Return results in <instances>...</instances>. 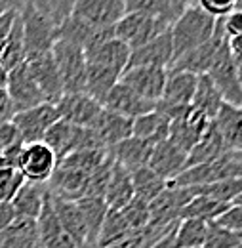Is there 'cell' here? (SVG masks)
Returning <instances> with one entry per match:
<instances>
[{
	"instance_id": "obj_58",
	"label": "cell",
	"mask_w": 242,
	"mask_h": 248,
	"mask_svg": "<svg viewBox=\"0 0 242 248\" xmlns=\"http://www.w3.org/2000/svg\"><path fill=\"white\" fill-rule=\"evenodd\" d=\"M4 166H8V164H6V160H4V156H2V153H0V168H4Z\"/></svg>"
},
{
	"instance_id": "obj_29",
	"label": "cell",
	"mask_w": 242,
	"mask_h": 248,
	"mask_svg": "<svg viewBox=\"0 0 242 248\" xmlns=\"http://www.w3.org/2000/svg\"><path fill=\"white\" fill-rule=\"evenodd\" d=\"M213 123L221 134L225 147L242 153V107L223 103Z\"/></svg>"
},
{
	"instance_id": "obj_55",
	"label": "cell",
	"mask_w": 242,
	"mask_h": 248,
	"mask_svg": "<svg viewBox=\"0 0 242 248\" xmlns=\"http://www.w3.org/2000/svg\"><path fill=\"white\" fill-rule=\"evenodd\" d=\"M172 2H174V8H176V12L180 14L183 8H185V6H189L193 0H172Z\"/></svg>"
},
{
	"instance_id": "obj_15",
	"label": "cell",
	"mask_w": 242,
	"mask_h": 248,
	"mask_svg": "<svg viewBox=\"0 0 242 248\" xmlns=\"http://www.w3.org/2000/svg\"><path fill=\"white\" fill-rule=\"evenodd\" d=\"M166 77L168 69L162 67H128L122 73L121 82H124L136 93H139L143 99L156 103L162 97Z\"/></svg>"
},
{
	"instance_id": "obj_47",
	"label": "cell",
	"mask_w": 242,
	"mask_h": 248,
	"mask_svg": "<svg viewBox=\"0 0 242 248\" xmlns=\"http://www.w3.org/2000/svg\"><path fill=\"white\" fill-rule=\"evenodd\" d=\"M221 25H223V31L227 34V38L242 34V8H237L229 16H225L221 19Z\"/></svg>"
},
{
	"instance_id": "obj_46",
	"label": "cell",
	"mask_w": 242,
	"mask_h": 248,
	"mask_svg": "<svg viewBox=\"0 0 242 248\" xmlns=\"http://www.w3.org/2000/svg\"><path fill=\"white\" fill-rule=\"evenodd\" d=\"M19 143H23V140H21V136H19L17 128L14 126V123L8 121V123L0 124V153L14 147V145H19Z\"/></svg>"
},
{
	"instance_id": "obj_40",
	"label": "cell",
	"mask_w": 242,
	"mask_h": 248,
	"mask_svg": "<svg viewBox=\"0 0 242 248\" xmlns=\"http://www.w3.org/2000/svg\"><path fill=\"white\" fill-rule=\"evenodd\" d=\"M132 231L134 229L130 227L122 210H107V216H105V221L101 225L99 237H97V245L101 248H109L117 241L124 239L126 235H130Z\"/></svg>"
},
{
	"instance_id": "obj_60",
	"label": "cell",
	"mask_w": 242,
	"mask_h": 248,
	"mask_svg": "<svg viewBox=\"0 0 242 248\" xmlns=\"http://www.w3.org/2000/svg\"><path fill=\"white\" fill-rule=\"evenodd\" d=\"M237 8H242V0H239V6Z\"/></svg>"
},
{
	"instance_id": "obj_45",
	"label": "cell",
	"mask_w": 242,
	"mask_h": 248,
	"mask_svg": "<svg viewBox=\"0 0 242 248\" xmlns=\"http://www.w3.org/2000/svg\"><path fill=\"white\" fill-rule=\"evenodd\" d=\"M215 223H219L221 227L233 233H242V202H233L227 208V212H223L215 219Z\"/></svg>"
},
{
	"instance_id": "obj_48",
	"label": "cell",
	"mask_w": 242,
	"mask_h": 248,
	"mask_svg": "<svg viewBox=\"0 0 242 248\" xmlns=\"http://www.w3.org/2000/svg\"><path fill=\"white\" fill-rule=\"evenodd\" d=\"M75 2H76V0H48L50 14H52V17H54L56 23L63 21L67 16H71Z\"/></svg>"
},
{
	"instance_id": "obj_7",
	"label": "cell",
	"mask_w": 242,
	"mask_h": 248,
	"mask_svg": "<svg viewBox=\"0 0 242 248\" xmlns=\"http://www.w3.org/2000/svg\"><path fill=\"white\" fill-rule=\"evenodd\" d=\"M58 168V156L44 141L25 143L17 160V170L23 174L27 182L48 184Z\"/></svg>"
},
{
	"instance_id": "obj_49",
	"label": "cell",
	"mask_w": 242,
	"mask_h": 248,
	"mask_svg": "<svg viewBox=\"0 0 242 248\" xmlns=\"http://www.w3.org/2000/svg\"><path fill=\"white\" fill-rule=\"evenodd\" d=\"M15 19H17V12H14V10L0 14V46H2V42L6 40V36L10 34L14 23H15Z\"/></svg>"
},
{
	"instance_id": "obj_27",
	"label": "cell",
	"mask_w": 242,
	"mask_h": 248,
	"mask_svg": "<svg viewBox=\"0 0 242 248\" xmlns=\"http://www.w3.org/2000/svg\"><path fill=\"white\" fill-rule=\"evenodd\" d=\"M0 248H38L36 219L14 217L0 229Z\"/></svg>"
},
{
	"instance_id": "obj_36",
	"label": "cell",
	"mask_w": 242,
	"mask_h": 248,
	"mask_svg": "<svg viewBox=\"0 0 242 248\" xmlns=\"http://www.w3.org/2000/svg\"><path fill=\"white\" fill-rule=\"evenodd\" d=\"M132 182H134V193H136V199L143 201V202H151L152 199H156L166 187L168 182L162 180L158 174H154L149 166H143V168H137L132 172Z\"/></svg>"
},
{
	"instance_id": "obj_43",
	"label": "cell",
	"mask_w": 242,
	"mask_h": 248,
	"mask_svg": "<svg viewBox=\"0 0 242 248\" xmlns=\"http://www.w3.org/2000/svg\"><path fill=\"white\" fill-rule=\"evenodd\" d=\"M242 243L241 239L237 237V233L221 227L219 223L210 221L208 223V237L204 248H241Z\"/></svg>"
},
{
	"instance_id": "obj_6",
	"label": "cell",
	"mask_w": 242,
	"mask_h": 248,
	"mask_svg": "<svg viewBox=\"0 0 242 248\" xmlns=\"http://www.w3.org/2000/svg\"><path fill=\"white\" fill-rule=\"evenodd\" d=\"M213 82V86L217 88V92L221 93L223 101L229 105H237L242 107V86L239 82V73H237V62L229 52L227 42L219 48L212 67L206 73Z\"/></svg>"
},
{
	"instance_id": "obj_39",
	"label": "cell",
	"mask_w": 242,
	"mask_h": 248,
	"mask_svg": "<svg viewBox=\"0 0 242 248\" xmlns=\"http://www.w3.org/2000/svg\"><path fill=\"white\" fill-rule=\"evenodd\" d=\"M172 231H176V227L168 229V227H160V225L149 221L145 227H141L137 231H132L130 235H126L124 239L117 241L109 248H151L156 241H160L162 237L170 235Z\"/></svg>"
},
{
	"instance_id": "obj_5",
	"label": "cell",
	"mask_w": 242,
	"mask_h": 248,
	"mask_svg": "<svg viewBox=\"0 0 242 248\" xmlns=\"http://www.w3.org/2000/svg\"><path fill=\"white\" fill-rule=\"evenodd\" d=\"M170 25L172 23L162 19V17L126 12L115 23L113 32H115V38H119L130 50H134V48H139V46L147 44L149 40L156 38L158 34L166 32L170 29Z\"/></svg>"
},
{
	"instance_id": "obj_54",
	"label": "cell",
	"mask_w": 242,
	"mask_h": 248,
	"mask_svg": "<svg viewBox=\"0 0 242 248\" xmlns=\"http://www.w3.org/2000/svg\"><path fill=\"white\" fill-rule=\"evenodd\" d=\"M6 80H8V71L0 65V90H6Z\"/></svg>"
},
{
	"instance_id": "obj_30",
	"label": "cell",
	"mask_w": 242,
	"mask_h": 248,
	"mask_svg": "<svg viewBox=\"0 0 242 248\" xmlns=\"http://www.w3.org/2000/svg\"><path fill=\"white\" fill-rule=\"evenodd\" d=\"M170 117L164 115L160 109H152L151 113L137 117L134 121V128H132V136L141 138L149 143H160L164 140H168V132H170Z\"/></svg>"
},
{
	"instance_id": "obj_16",
	"label": "cell",
	"mask_w": 242,
	"mask_h": 248,
	"mask_svg": "<svg viewBox=\"0 0 242 248\" xmlns=\"http://www.w3.org/2000/svg\"><path fill=\"white\" fill-rule=\"evenodd\" d=\"M25 63L29 67L30 75H32V78H34L40 93L44 95L46 103H54L56 105L65 92H63L60 71H58V65L54 62L52 52L27 58Z\"/></svg>"
},
{
	"instance_id": "obj_24",
	"label": "cell",
	"mask_w": 242,
	"mask_h": 248,
	"mask_svg": "<svg viewBox=\"0 0 242 248\" xmlns=\"http://www.w3.org/2000/svg\"><path fill=\"white\" fill-rule=\"evenodd\" d=\"M134 199H136V193H134L132 172H128L124 166L115 162L113 170H111L109 184H107L105 193H103V201H105L107 208L109 210H121L124 206H128Z\"/></svg>"
},
{
	"instance_id": "obj_10",
	"label": "cell",
	"mask_w": 242,
	"mask_h": 248,
	"mask_svg": "<svg viewBox=\"0 0 242 248\" xmlns=\"http://www.w3.org/2000/svg\"><path fill=\"white\" fill-rule=\"evenodd\" d=\"M126 14V0H76L71 16L95 29H111Z\"/></svg>"
},
{
	"instance_id": "obj_12",
	"label": "cell",
	"mask_w": 242,
	"mask_h": 248,
	"mask_svg": "<svg viewBox=\"0 0 242 248\" xmlns=\"http://www.w3.org/2000/svg\"><path fill=\"white\" fill-rule=\"evenodd\" d=\"M227 42V34L223 31L221 19H217L215 31H213L212 38L206 40L204 44H200L198 48L183 54L182 58H178L176 62L170 65L172 71H185V73H193V75H206L208 69L212 67L213 60L219 52V48Z\"/></svg>"
},
{
	"instance_id": "obj_11",
	"label": "cell",
	"mask_w": 242,
	"mask_h": 248,
	"mask_svg": "<svg viewBox=\"0 0 242 248\" xmlns=\"http://www.w3.org/2000/svg\"><path fill=\"white\" fill-rule=\"evenodd\" d=\"M191 193L185 187L170 186L149 202V216H151V223H156L160 227H178L180 217H182V210L185 204L191 201Z\"/></svg>"
},
{
	"instance_id": "obj_1",
	"label": "cell",
	"mask_w": 242,
	"mask_h": 248,
	"mask_svg": "<svg viewBox=\"0 0 242 248\" xmlns=\"http://www.w3.org/2000/svg\"><path fill=\"white\" fill-rule=\"evenodd\" d=\"M217 19L202 12L197 4L185 6L178 17L170 25V34H172V46H174V62L182 58L183 54L198 48L206 40L212 38L215 31ZM172 62V63H174Z\"/></svg>"
},
{
	"instance_id": "obj_33",
	"label": "cell",
	"mask_w": 242,
	"mask_h": 248,
	"mask_svg": "<svg viewBox=\"0 0 242 248\" xmlns=\"http://www.w3.org/2000/svg\"><path fill=\"white\" fill-rule=\"evenodd\" d=\"M223 97L217 92V88L213 86V82L210 80L208 75H198V82H197V92L193 97L191 107L198 109L200 113H204L210 121H213L223 105Z\"/></svg>"
},
{
	"instance_id": "obj_42",
	"label": "cell",
	"mask_w": 242,
	"mask_h": 248,
	"mask_svg": "<svg viewBox=\"0 0 242 248\" xmlns=\"http://www.w3.org/2000/svg\"><path fill=\"white\" fill-rule=\"evenodd\" d=\"M25 182L27 180L17 168H0V202H12V199L17 195V191Z\"/></svg>"
},
{
	"instance_id": "obj_8",
	"label": "cell",
	"mask_w": 242,
	"mask_h": 248,
	"mask_svg": "<svg viewBox=\"0 0 242 248\" xmlns=\"http://www.w3.org/2000/svg\"><path fill=\"white\" fill-rule=\"evenodd\" d=\"M60 121L58 109L54 103H40L25 111H19L12 117V123L17 128L23 143L42 141L50 126Z\"/></svg>"
},
{
	"instance_id": "obj_57",
	"label": "cell",
	"mask_w": 242,
	"mask_h": 248,
	"mask_svg": "<svg viewBox=\"0 0 242 248\" xmlns=\"http://www.w3.org/2000/svg\"><path fill=\"white\" fill-rule=\"evenodd\" d=\"M78 248H101L97 243H86V245H82V247H78Z\"/></svg>"
},
{
	"instance_id": "obj_25",
	"label": "cell",
	"mask_w": 242,
	"mask_h": 248,
	"mask_svg": "<svg viewBox=\"0 0 242 248\" xmlns=\"http://www.w3.org/2000/svg\"><path fill=\"white\" fill-rule=\"evenodd\" d=\"M132 128H134L132 119H126V117L117 115V113H113V111L103 107L91 130H95V134L99 136L103 145L107 149H111L117 143H121V141L128 140L132 136Z\"/></svg>"
},
{
	"instance_id": "obj_28",
	"label": "cell",
	"mask_w": 242,
	"mask_h": 248,
	"mask_svg": "<svg viewBox=\"0 0 242 248\" xmlns=\"http://www.w3.org/2000/svg\"><path fill=\"white\" fill-rule=\"evenodd\" d=\"M151 149H152V143L141 140V138L130 136L128 140L117 143L109 151H111V155L115 158V162H119L121 166H124L128 172H134L137 168L147 166Z\"/></svg>"
},
{
	"instance_id": "obj_62",
	"label": "cell",
	"mask_w": 242,
	"mask_h": 248,
	"mask_svg": "<svg viewBox=\"0 0 242 248\" xmlns=\"http://www.w3.org/2000/svg\"><path fill=\"white\" fill-rule=\"evenodd\" d=\"M241 248H242V247H241Z\"/></svg>"
},
{
	"instance_id": "obj_38",
	"label": "cell",
	"mask_w": 242,
	"mask_h": 248,
	"mask_svg": "<svg viewBox=\"0 0 242 248\" xmlns=\"http://www.w3.org/2000/svg\"><path fill=\"white\" fill-rule=\"evenodd\" d=\"M191 197H210L221 202H235L242 195V178H235V180H223V182H213V184H206V186H197V187H185Z\"/></svg>"
},
{
	"instance_id": "obj_34",
	"label": "cell",
	"mask_w": 242,
	"mask_h": 248,
	"mask_svg": "<svg viewBox=\"0 0 242 248\" xmlns=\"http://www.w3.org/2000/svg\"><path fill=\"white\" fill-rule=\"evenodd\" d=\"M233 202H221L210 197H193L185 208L182 210V217L180 219H202V221H215L223 212H227V208Z\"/></svg>"
},
{
	"instance_id": "obj_9",
	"label": "cell",
	"mask_w": 242,
	"mask_h": 248,
	"mask_svg": "<svg viewBox=\"0 0 242 248\" xmlns=\"http://www.w3.org/2000/svg\"><path fill=\"white\" fill-rule=\"evenodd\" d=\"M6 93L14 105V113H19V111H25L30 107H36L40 103H46V99L38 90L25 62L15 65L12 71H8Z\"/></svg>"
},
{
	"instance_id": "obj_56",
	"label": "cell",
	"mask_w": 242,
	"mask_h": 248,
	"mask_svg": "<svg viewBox=\"0 0 242 248\" xmlns=\"http://www.w3.org/2000/svg\"><path fill=\"white\" fill-rule=\"evenodd\" d=\"M237 73H239V82H241V86H242V60L237 62Z\"/></svg>"
},
{
	"instance_id": "obj_35",
	"label": "cell",
	"mask_w": 242,
	"mask_h": 248,
	"mask_svg": "<svg viewBox=\"0 0 242 248\" xmlns=\"http://www.w3.org/2000/svg\"><path fill=\"white\" fill-rule=\"evenodd\" d=\"M23 62H25V44H23L21 19H19V14H17V19H15L12 31L0 46V65L6 71H12L15 65Z\"/></svg>"
},
{
	"instance_id": "obj_31",
	"label": "cell",
	"mask_w": 242,
	"mask_h": 248,
	"mask_svg": "<svg viewBox=\"0 0 242 248\" xmlns=\"http://www.w3.org/2000/svg\"><path fill=\"white\" fill-rule=\"evenodd\" d=\"M225 151H229V149L225 147V143L221 140V134L215 128V123H212L208 126V130L200 136V140L195 143V147L189 151V155H187V168L210 162V160L217 158L219 155H223Z\"/></svg>"
},
{
	"instance_id": "obj_4",
	"label": "cell",
	"mask_w": 242,
	"mask_h": 248,
	"mask_svg": "<svg viewBox=\"0 0 242 248\" xmlns=\"http://www.w3.org/2000/svg\"><path fill=\"white\" fill-rule=\"evenodd\" d=\"M54 62L58 65L65 93H76L84 92L86 88V52L80 44L58 38L52 48Z\"/></svg>"
},
{
	"instance_id": "obj_50",
	"label": "cell",
	"mask_w": 242,
	"mask_h": 248,
	"mask_svg": "<svg viewBox=\"0 0 242 248\" xmlns=\"http://www.w3.org/2000/svg\"><path fill=\"white\" fill-rule=\"evenodd\" d=\"M227 46H229V52H231V56L235 58V62H241L242 60V34L227 38Z\"/></svg>"
},
{
	"instance_id": "obj_18",
	"label": "cell",
	"mask_w": 242,
	"mask_h": 248,
	"mask_svg": "<svg viewBox=\"0 0 242 248\" xmlns=\"http://www.w3.org/2000/svg\"><path fill=\"white\" fill-rule=\"evenodd\" d=\"M105 109L122 115L126 119H132L136 121L137 117H143L147 113H151L152 109L156 107V103H152L149 99H143L139 93H136L132 88H128L124 82H117L111 92L105 95L103 103H101Z\"/></svg>"
},
{
	"instance_id": "obj_17",
	"label": "cell",
	"mask_w": 242,
	"mask_h": 248,
	"mask_svg": "<svg viewBox=\"0 0 242 248\" xmlns=\"http://www.w3.org/2000/svg\"><path fill=\"white\" fill-rule=\"evenodd\" d=\"M197 82H198V77L193 73L168 69L164 92H162V97L156 101V107H162V109L189 107L197 92Z\"/></svg>"
},
{
	"instance_id": "obj_44",
	"label": "cell",
	"mask_w": 242,
	"mask_h": 248,
	"mask_svg": "<svg viewBox=\"0 0 242 248\" xmlns=\"http://www.w3.org/2000/svg\"><path fill=\"white\" fill-rule=\"evenodd\" d=\"M197 6L215 19H223L233 10H237L239 0H197Z\"/></svg>"
},
{
	"instance_id": "obj_26",
	"label": "cell",
	"mask_w": 242,
	"mask_h": 248,
	"mask_svg": "<svg viewBox=\"0 0 242 248\" xmlns=\"http://www.w3.org/2000/svg\"><path fill=\"white\" fill-rule=\"evenodd\" d=\"M48 197V186L44 184H34V182H25L17 195L12 199V210L15 217H29L36 219L42 212V206Z\"/></svg>"
},
{
	"instance_id": "obj_20",
	"label": "cell",
	"mask_w": 242,
	"mask_h": 248,
	"mask_svg": "<svg viewBox=\"0 0 242 248\" xmlns=\"http://www.w3.org/2000/svg\"><path fill=\"white\" fill-rule=\"evenodd\" d=\"M147 166L170 184L187 168V153L170 140H164L152 145Z\"/></svg>"
},
{
	"instance_id": "obj_14",
	"label": "cell",
	"mask_w": 242,
	"mask_h": 248,
	"mask_svg": "<svg viewBox=\"0 0 242 248\" xmlns=\"http://www.w3.org/2000/svg\"><path fill=\"white\" fill-rule=\"evenodd\" d=\"M212 123L213 121H210L204 113H200L195 107H189L185 113H182L178 119L170 123L168 140L189 155V151L195 147V143L200 140V136L208 130V126Z\"/></svg>"
},
{
	"instance_id": "obj_3",
	"label": "cell",
	"mask_w": 242,
	"mask_h": 248,
	"mask_svg": "<svg viewBox=\"0 0 242 248\" xmlns=\"http://www.w3.org/2000/svg\"><path fill=\"white\" fill-rule=\"evenodd\" d=\"M23 29L25 60L32 56L48 54L56 42V21L48 12H42L34 6H21L17 12Z\"/></svg>"
},
{
	"instance_id": "obj_37",
	"label": "cell",
	"mask_w": 242,
	"mask_h": 248,
	"mask_svg": "<svg viewBox=\"0 0 242 248\" xmlns=\"http://www.w3.org/2000/svg\"><path fill=\"white\" fill-rule=\"evenodd\" d=\"M208 223L202 219H180L174 239L178 248H204L208 237Z\"/></svg>"
},
{
	"instance_id": "obj_22",
	"label": "cell",
	"mask_w": 242,
	"mask_h": 248,
	"mask_svg": "<svg viewBox=\"0 0 242 248\" xmlns=\"http://www.w3.org/2000/svg\"><path fill=\"white\" fill-rule=\"evenodd\" d=\"M128 60H130V48L115 36L103 40L101 44L93 46L91 50L86 52V62L103 67L119 77H122V73L126 71Z\"/></svg>"
},
{
	"instance_id": "obj_32",
	"label": "cell",
	"mask_w": 242,
	"mask_h": 248,
	"mask_svg": "<svg viewBox=\"0 0 242 248\" xmlns=\"http://www.w3.org/2000/svg\"><path fill=\"white\" fill-rule=\"evenodd\" d=\"M76 204H78L82 217H84L86 235H88L86 243H97L101 225H103L107 210H109L105 201H103V197H82V199L76 201Z\"/></svg>"
},
{
	"instance_id": "obj_19",
	"label": "cell",
	"mask_w": 242,
	"mask_h": 248,
	"mask_svg": "<svg viewBox=\"0 0 242 248\" xmlns=\"http://www.w3.org/2000/svg\"><path fill=\"white\" fill-rule=\"evenodd\" d=\"M174 62V46H172V34L170 29L156 38L149 40L147 44L130 50L128 67H162L170 69ZM126 67V69H128Z\"/></svg>"
},
{
	"instance_id": "obj_52",
	"label": "cell",
	"mask_w": 242,
	"mask_h": 248,
	"mask_svg": "<svg viewBox=\"0 0 242 248\" xmlns=\"http://www.w3.org/2000/svg\"><path fill=\"white\" fill-rule=\"evenodd\" d=\"M21 2V6H34V8H38V10H42V12H48L50 14V6H48V0H19ZM52 16V14H50Z\"/></svg>"
},
{
	"instance_id": "obj_13",
	"label": "cell",
	"mask_w": 242,
	"mask_h": 248,
	"mask_svg": "<svg viewBox=\"0 0 242 248\" xmlns=\"http://www.w3.org/2000/svg\"><path fill=\"white\" fill-rule=\"evenodd\" d=\"M56 109L61 121H67L69 124L80 128H93L103 105L86 92H76L63 93L61 99L56 103Z\"/></svg>"
},
{
	"instance_id": "obj_51",
	"label": "cell",
	"mask_w": 242,
	"mask_h": 248,
	"mask_svg": "<svg viewBox=\"0 0 242 248\" xmlns=\"http://www.w3.org/2000/svg\"><path fill=\"white\" fill-rule=\"evenodd\" d=\"M151 248H178V247H176V239H174V231H172L170 235L162 237L160 241H156Z\"/></svg>"
},
{
	"instance_id": "obj_2",
	"label": "cell",
	"mask_w": 242,
	"mask_h": 248,
	"mask_svg": "<svg viewBox=\"0 0 242 248\" xmlns=\"http://www.w3.org/2000/svg\"><path fill=\"white\" fill-rule=\"evenodd\" d=\"M235 178H242V153L229 149L210 162L185 168L176 180L170 182V186L197 187Z\"/></svg>"
},
{
	"instance_id": "obj_59",
	"label": "cell",
	"mask_w": 242,
	"mask_h": 248,
	"mask_svg": "<svg viewBox=\"0 0 242 248\" xmlns=\"http://www.w3.org/2000/svg\"><path fill=\"white\" fill-rule=\"evenodd\" d=\"M237 237H239V239H241V243H242V233H237Z\"/></svg>"
},
{
	"instance_id": "obj_53",
	"label": "cell",
	"mask_w": 242,
	"mask_h": 248,
	"mask_svg": "<svg viewBox=\"0 0 242 248\" xmlns=\"http://www.w3.org/2000/svg\"><path fill=\"white\" fill-rule=\"evenodd\" d=\"M0 10L2 12H10V10L19 12L21 10V2L19 0H0Z\"/></svg>"
},
{
	"instance_id": "obj_41",
	"label": "cell",
	"mask_w": 242,
	"mask_h": 248,
	"mask_svg": "<svg viewBox=\"0 0 242 248\" xmlns=\"http://www.w3.org/2000/svg\"><path fill=\"white\" fill-rule=\"evenodd\" d=\"M126 12L162 17L170 23L178 17V12H176L172 0H126Z\"/></svg>"
},
{
	"instance_id": "obj_61",
	"label": "cell",
	"mask_w": 242,
	"mask_h": 248,
	"mask_svg": "<svg viewBox=\"0 0 242 248\" xmlns=\"http://www.w3.org/2000/svg\"><path fill=\"white\" fill-rule=\"evenodd\" d=\"M0 14H2V10H0Z\"/></svg>"
},
{
	"instance_id": "obj_23",
	"label": "cell",
	"mask_w": 242,
	"mask_h": 248,
	"mask_svg": "<svg viewBox=\"0 0 242 248\" xmlns=\"http://www.w3.org/2000/svg\"><path fill=\"white\" fill-rule=\"evenodd\" d=\"M50 202L54 206V212L63 225V229L76 243V247L86 245V241H88L86 225H84V217H82V212H80L76 201H69V199H63V197L50 193Z\"/></svg>"
},
{
	"instance_id": "obj_21",
	"label": "cell",
	"mask_w": 242,
	"mask_h": 248,
	"mask_svg": "<svg viewBox=\"0 0 242 248\" xmlns=\"http://www.w3.org/2000/svg\"><path fill=\"white\" fill-rule=\"evenodd\" d=\"M36 229H38V248H78L76 243L67 235V231L63 229V225L56 216L54 206L50 202V191L40 216L36 217Z\"/></svg>"
}]
</instances>
